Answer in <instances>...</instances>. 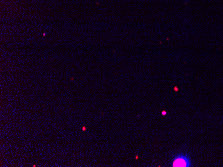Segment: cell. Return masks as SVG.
Segmentation results:
<instances>
[{"label": "cell", "instance_id": "2", "mask_svg": "<svg viewBox=\"0 0 223 167\" xmlns=\"http://www.w3.org/2000/svg\"><path fill=\"white\" fill-rule=\"evenodd\" d=\"M166 112H165V111H163V112H162V115H166Z\"/></svg>", "mask_w": 223, "mask_h": 167}, {"label": "cell", "instance_id": "1", "mask_svg": "<svg viewBox=\"0 0 223 167\" xmlns=\"http://www.w3.org/2000/svg\"><path fill=\"white\" fill-rule=\"evenodd\" d=\"M187 164L185 159L183 158H178L173 162V166H187Z\"/></svg>", "mask_w": 223, "mask_h": 167}]
</instances>
